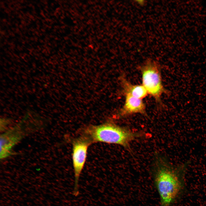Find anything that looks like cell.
<instances>
[{"label":"cell","instance_id":"cell-1","mask_svg":"<svg viewBox=\"0 0 206 206\" xmlns=\"http://www.w3.org/2000/svg\"><path fill=\"white\" fill-rule=\"evenodd\" d=\"M188 165L187 163L175 166L165 158L155 157L153 178L162 206H170L183 191Z\"/></svg>","mask_w":206,"mask_h":206},{"label":"cell","instance_id":"cell-2","mask_svg":"<svg viewBox=\"0 0 206 206\" xmlns=\"http://www.w3.org/2000/svg\"><path fill=\"white\" fill-rule=\"evenodd\" d=\"M84 134L92 143L101 142L118 144L123 147L130 153L131 143L144 135L142 132L133 131L112 122L88 126L85 128Z\"/></svg>","mask_w":206,"mask_h":206},{"label":"cell","instance_id":"cell-3","mask_svg":"<svg viewBox=\"0 0 206 206\" xmlns=\"http://www.w3.org/2000/svg\"><path fill=\"white\" fill-rule=\"evenodd\" d=\"M43 119L32 112H28L14 126L0 135V158L3 159L13 154V148L24 138L43 128Z\"/></svg>","mask_w":206,"mask_h":206},{"label":"cell","instance_id":"cell-4","mask_svg":"<svg viewBox=\"0 0 206 206\" xmlns=\"http://www.w3.org/2000/svg\"><path fill=\"white\" fill-rule=\"evenodd\" d=\"M142 76V85L149 94L160 103L161 97L167 91L163 84L160 67L154 60H147L140 67Z\"/></svg>","mask_w":206,"mask_h":206},{"label":"cell","instance_id":"cell-5","mask_svg":"<svg viewBox=\"0 0 206 206\" xmlns=\"http://www.w3.org/2000/svg\"><path fill=\"white\" fill-rule=\"evenodd\" d=\"M92 143L84 136L76 139L72 142V161L74 174L75 182L73 195L79 194V180L86 161L88 147Z\"/></svg>","mask_w":206,"mask_h":206},{"label":"cell","instance_id":"cell-6","mask_svg":"<svg viewBox=\"0 0 206 206\" xmlns=\"http://www.w3.org/2000/svg\"><path fill=\"white\" fill-rule=\"evenodd\" d=\"M125 96L124 103L118 114L119 117H124L136 114L147 116L146 105L142 99L130 95Z\"/></svg>","mask_w":206,"mask_h":206},{"label":"cell","instance_id":"cell-7","mask_svg":"<svg viewBox=\"0 0 206 206\" xmlns=\"http://www.w3.org/2000/svg\"><path fill=\"white\" fill-rule=\"evenodd\" d=\"M121 82L122 91L124 95H130L142 99L147 96L148 93L142 85L133 84L126 77H121Z\"/></svg>","mask_w":206,"mask_h":206},{"label":"cell","instance_id":"cell-8","mask_svg":"<svg viewBox=\"0 0 206 206\" xmlns=\"http://www.w3.org/2000/svg\"><path fill=\"white\" fill-rule=\"evenodd\" d=\"M10 120L6 118H2L0 119V131L2 132H5L8 126L10 124Z\"/></svg>","mask_w":206,"mask_h":206},{"label":"cell","instance_id":"cell-9","mask_svg":"<svg viewBox=\"0 0 206 206\" xmlns=\"http://www.w3.org/2000/svg\"><path fill=\"white\" fill-rule=\"evenodd\" d=\"M138 3L140 5H143L144 4V1H137Z\"/></svg>","mask_w":206,"mask_h":206}]
</instances>
